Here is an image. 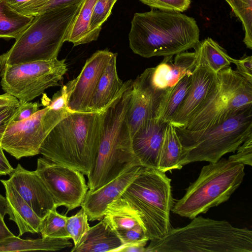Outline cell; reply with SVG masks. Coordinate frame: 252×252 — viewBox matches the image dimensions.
Wrapping results in <instances>:
<instances>
[{
	"instance_id": "cell-29",
	"label": "cell",
	"mask_w": 252,
	"mask_h": 252,
	"mask_svg": "<svg viewBox=\"0 0 252 252\" xmlns=\"http://www.w3.org/2000/svg\"><path fill=\"white\" fill-rule=\"evenodd\" d=\"M57 208H54L42 219L39 233L42 238L69 239L70 236L66 228L68 217L58 213Z\"/></svg>"
},
{
	"instance_id": "cell-28",
	"label": "cell",
	"mask_w": 252,
	"mask_h": 252,
	"mask_svg": "<svg viewBox=\"0 0 252 252\" xmlns=\"http://www.w3.org/2000/svg\"><path fill=\"white\" fill-rule=\"evenodd\" d=\"M97 0H84L66 39L74 46L90 43L94 39L89 24L94 6Z\"/></svg>"
},
{
	"instance_id": "cell-18",
	"label": "cell",
	"mask_w": 252,
	"mask_h": 252,
	"mask_svg": "<svg viewBox=\"0 0 252 252\" xmlns=\"http://www.w3.org/2000/svg\"><path fill=\"white\" fill-rule=\"evenodd\" d=\"M140 167L132 166L97 189L88 190L80 206L87 214L89 221L103 218L107 207L121 196L137 175Z\"/></svg>"
},
{
	"instance_id": "cell-44",
	"label": "cell",
	"mask_w": 252,
	"mask_h": 252,
	"mask_svg": "<svg viewBox=\"0 0 252 252\" xmlns=\"http://www.w3.org/2000/svg\"><path fill=\"white\" fill-rule=\"evenodd\" d=\"M11 104L20 105L21 103L17 98L8 93L0 95V107Z\"/></svg>"
},
{
	"instance_id": "cell-12",
	"label": "cell",
	"mask_w": 252,
	"mask_h": 252,
	"mask_svg": "<svg viewBox=\"0 0 252 252\" xmlns=\"http://www.w3.org/2000/svg\"><path fill=\"white\" fill-rule=\"evenodd\" d=\"M35 171L57 207L63 206L69 211L81 206L89 189L81 172L44 157L37 159Z\"/></svg>"
},
{
	"instance_id": "cell-4",
	"label": "cell",
	"mask_w": 252,
	"mask_h": 252,
	"mask_svg": "<svg viewBox=\"0 0 252 252\" xmlns=\"http://www.w3.org/2000/svg\"><path fill=\"white\" fill-rule=\"evenodd\" d=\"M191 220L151 240L145 252H252V231L248 228L200 216Z\"/></svg>"
},
{
	"instance_id": "cell-35",
	"label": "cell",
	"mask_w": 252,
	"mask_h": 252,
	"mask_svg": "<svg viewBox=\"0 0 252 252\" xmlns=\"http://www.w3.org/2000/svg\"><path fill=\"white\" fill-rule=\"evenodd\" d=\"M153 9L162 11L182 12L188 9L190 0H139Z\"/></svg>"
},
{
	"instance_id": "cell-36",
	"label": "cell",
	"mask_w": 252,
	"mask_h": 252,
	"mask_svg": "<svg viewBox=\"0 0 252 252\" xmlns=\"http://www.w3.org/2000/svg\"><path fill=\"white\" fill-rule=\"evenodd\" d=\"M123 244L149 241L145 227L141 225L128 229L115 230Z\"/></svg>"
},
{
	"instance_id": "cell-11",
	"label": "cell",
	"mask_w": 252,
	"mask_h": 252,
	"mask_svg": "<svg viewBox=\"0 0 252 252\" xmlns=\"http://www.w3.org/2000/svg\"><path fill=\"white\" fill-rule=\"evenodd\" d=\"M70 112L46 106L28 119L12 121L1 138L2 148L17 159L39 154L41 144L48 134Z\"/></svg>"
},
{
	"instance_id": "cell-7",
	"label": "cell",
	"mask_w": 252,
	"mask_h": 252,
	"mask_svg": "<svg viewBox=\"0 0 252 252\" xmlns=\"http://www.w3.org/2000/svg\"><path fill=\"white\" fill-rule=\"evenodd\" d=\"M171 181L165 173L141 166L121 195L138 212L150 241L163 238L172 227L170 215L175 202Z\"/></svg>"
},
{
	"instance_id": "cell-19",
	"label": "cell",
	"mask_w": 252,
	"mask_h": 252,
	"mask_svg": "<svg viewBox=\"0 0 252 252\" xmlns=\"http://www.w3.org/2000/svg\"><path fill=\"white\" fill-rule=\"evenodd\" d=\"M167 124L159 119H152L132 136L133 151L141 166L158 168L159 152Z\"/></svg>"
},
{
	"instance_id": "cell-17",
	"label": "cell",
	"mask_w": 252,
	"mask_h": 252,
	"mask_svg": "<svg viewBox=\"0 0 252 252\" xmlns=\"http://www.w3.org/2000/svg\"><path fill=\"white\" fill-rule=\"evenodd\" d=\"M163 107L143 72L133 80L127 121L132 136L146 122L160 118Z\"/></svg>"
},
{
	"instance_id": "cell-39",
	"label": "cell",
	"mask_w": 252,
	"mask_h": 252,
	"mask_svg": "<svg viewBox=\"0 0 252 252\" xmlns=\"http://www.w3.org/2000/svg\"><path fill=\"white\" fill-rule=\"evenodd\" d=\"M20 105L11 104L0 107V145L4 131L19 113Z\"/></svg>"
},
{
	"instance_id": "cell-40",
	"label": "cell",
	"mask_w": 252,
	"mask_h": 252,
	"mask_svg": "<svg viewBox=\"0 0 252 252\" xmlns=\"http://www.w3.org/2000/svg\"><path fill=\"white\" fill-rule=\"evenodd\" d=\"M233 63L236 65V70L251 83H252V57H243L240 59H234Z\"/></svg>"
},
{
	"instance_id": "cell-46",
	"label": "cell",
	"mask_w": 252,
	"mask_h": 252,
	"mask_svg": "<svg viewBox=\"0 0 252 252\" xmlns=\"http://www.w3.org/2000/svg\"><path fill=\"white\" fill-rule=\"evenodd\" d=\"M8 214V207L5 197L0 194V219H4L6 214Z\"/></svg>"
},
{
	"instance_id": "cell-20",
	"label": "cell",
	"mask_w": 252,
	"mask_h": 252,
	"mask_svg": "<svg viewBox=\"0 0 252 252\" xmlns=\"http://www.w3.org/2000/svg\"><path fill=\"white\" fill-rule=\"evenodd\" d=\"M5 190V197L9 220L13 221L19 229V236L25 233H39L42 219L32 210L17 191L8 180H0Z\"/></svg>"
},
{
	"instance_id": "cell-42",
	"label": "cell",
	"mask_w": 252,
	"mask_h": 252,
	"mask_svg": "<svg viewBox=\"0 0 252 252\" xmlns=\"http://www.w3.org/2000/svg\"><path fill=\"white\" fill-rule=\"evenodd\" d=\"M147 242L132 243L123 244L115 251L121 252H145V246Z\"/></svg>"
},
{
	"instance_id": "cell-21",
	"label": "cell",
	"mask_w": 252,
	"mask_h": 252,
	"mask_svg": "<svg viewBox=\"0 0 252 252\" xmlns=\"http://www.w3.org/2000/svg\"><path fill=\"white\" fill-rule=\"evenodd\" d=\"M116 53H113L99 78L90 105V112H101L114 99L124 82L118 75Z\"/></svg>"
},
{
	"instance_id": "cell-14",
	"label": "cell",
	"mask_w": 252,
	"mask_h": 252,
	"mask_svg": "<svg viewBox=\"0 0 252 252\" xmlns=\"http://www.w3.org/2000/svg\"><path fill=\"white\" fill-rule=\"evenodd\" d=\"M113 53L98 50L86 61L79 75L65 85L67 107L71 112L90 111V105L99 78Z\"/></svg>"
},
{
	"instance_id": "cell-5",
	"label": "cell",
	"mask_w": 252,
	"mask_h": 252,
	"mask_svg": "<svg viewBox=\"0 0 252 252\" xmlns=\"http://www.w3.org/2000/svg\"><path fill=\"white\" fill-rule=\"evenodd\" d=\"M84 1L35 16L10 49L0 56V68L57 58Z\"/></svg>"
},
{
	"instance_id": "cell-2",
	"label": "cell",
	"mask_w": 252,
	"mask_h": 252,
	"mask_svg": "<svg viewBox=\"0 0 252 252\" xmlns=\"http://www.w3.org/2000/svg\"><path fill=\"white\" fill-rule=\"evenodd\" d=\"M199 34L194 18L181 12L152 8L134 14L129 45L133 53L144 58L175 56L194 49Z\"/></svg>"
},
{
	"instance_id": "cell-24",
	"label": "cell",
	"mask_w": 252,
	"mask_h": 252,
	"mask_svg": "<svg viewBox=\"0 0 252 252\" xmlns=\"http://www.w3.org/2000/svg\"><path fill=\"white\" fill-rule=\"evenodd\" d=\"M72 246L67 238H41L23 239L14 236L0 242V252L33 251H56Z\"/></svg>"
},
{
	"instance_id": "cell-27",
	"label": "cell",
	"mask_w": 252,
	"mask_h": 252,
	"mask_svg": "<svg viewBox=\"0 0 252 252\" xmlns=\"http://www.w3.org/2000/svg\"><path fill=\"white\" fill-rule=\"evenodd\" d=\"M34 18L18 12L6 0H0V37L16 39L31 24Z\"/></svg>"
},
{
	"instance_id": "cell-8",
	"label": "cell",
	"mask_w": 252,
	"mask_h": 252,
	"mask_svg": "<svg viewBox=\"0 0 252 252\" xmlns=\"http://www.w3.org/2000/svg\"><path fill=\"white\" fill-rule=\"evenodd\" d=\"M244 169V164L224 158L204 166L171 212L191 220L226 201L242 184Z\"/></svg>"
},
{
	"instance_id": "cell-43",
	"label": "cell",
	"mask_w": 252,
	"mask_h": 252,
	"mask_svg": "<svg viewBox=\"0 0 252 252\" xmlns=\"http://www.w3.org/2000/svg\"><path fill=\"white\" fill-rule=\"evenodd\" d=\"M14 168L6 158L3 150L0 145V176L10 175Z\"/></svg>"
},
{
	"instance_id": "cell-38",
	"label": "cell",
	"mask_w": 252,
	"mask_h": 252,
	"mask_svg": "<svg viewBox=\"0 0 252 252\" xmlns=\"http://www.w3.org/2000/svg\"><path fill=\"white\" fill-rule=\"evenodd\" d=\"M68 91L66 86L64 85L61 90L53 96L52 99L47 96H43L42 105L54 110L68 109L67 107Z\"/></svg>"
},
{
	"instance_id": "cell-6",
	"label": "cell",
	"mask_w": 252,
	"mask_h": 252,
	"mask_svg": "<svg viewBox=\"0 0 252 252\" xmlns=\"http://www.w3.org/2000/svg\"><path fill=\"white\" fill-rule=\"evenodd\" d=\"M175 128L183 148V166L196 161L214 163L235 152L252 135V106L208 128Z\"/></svg>"
},
{
	"instance_id": "cell-16",
	"label": "cell",
	"mask_w": 252,
	"mask_h": 252,
	"mask_svg": "<svg viewBox=\"0 0 252 252\" xmlns=\"http://www.w3.org/2000/svg\"><path fill=\"white\" fill-rule=\"evenodd\" d=\"M218 82V74L204 66H196L191 75L189 88L180 107L169 123L176 128L184 127Z\"/></svg>"
},
{
	"instance_id": "cell-10",
	"label": "cell",
	"mask_w": 252,
	"mask_h": 252,
	"mask_svg": "<svg viewBox=\"0 0 252 252\" xmlns=\"http://www.w3.org/2000/svg\"><path fill=\"white\" fill-rule=\"evenodd\" d=\"M65 60L57 58L17 64L0 68L2 89L19 101L30 102L50 87L59 86L67 71Z\"/></svg>"
},
{
	"instance_id": "cell-1",
	"label": "cell",
	"mask_w": 252,
	"mask_h": 252,
	"mask_svg": "<svg viewBox=\"0 0 252 252\" xmlns=\"http://www.w3.org/2000/svg\"><path fill=\"white\" fill-rule=\"evenodd\" d=\"M133 80L124 82L114 99L102 111V128L98 150L87 175L89 190L94 191L126 169L140 165L132 149L127 121Z\"/></svg>"
},
{
	"instance_id": "cell-3",
	"label": "cell",
	"mask_w": 252,
	"mask_h": 252,
	"mask_svg": "<svg viewBox=\"0 0 252 252\" xmlns=\"http://www.w3.org/2000/svg\"><path fill=\"white\" fill-rule=\"evenodd\" d=\"M102 119V111L70 112L48 134L39 154L87 176L99 147Z\"/></svg>"
},
{
	"instance_id": "cell-34",
	"label": "cell",
	"mask_w": 252,
	"mask_h": 252,
	"mask_svg": "<svg viewBox=\"0 0 252 252\" xmlns=\"http://www.w3.org/2000/svg\"><path fill=\"white\" fill-rule=\"evenodd\" d=\"M84 0H40L22 14L35 17L46 12L64 7Z\"/></svg>"
},
{
	"instance_id": "cell-32",
	"label": "cell",
	"mask_w": 252,
	"mask_h": 252,
	"mask_svg": "<svg viewBox=\"0 0 252 252\" xmlns=\"http://www.w3.org/2000/svg\"><path fill=\"white\" fill-rule=\"evenodd\" d=\"M117 0H97L93 10L89 28L94 41L100 33L102 25L111 13L112 8Z\"/></svg>"
},
{
	"instance_id": "cell-26",
	"label": "cell",
	"mask_w": 252,
	"mask_h": 252,
	"mask_svg": "<svg viewBox=\"0 0 252 252\" xmlns=\"http://www.w3.org/2000/svg\"><path fill=\"white\" fill-rule=\"evenodd\" d=\"M102 219L114 230L144 227L138 212L121 196L107 207Z\"/></svg>"
},
{
	"instance_id": "cell-33",
	"label": "cell",
	"mask_w": 252,
	"mask_h": 252,
	"mask_svg": "<svg viewBox=\"0 0 252 252\" xmlns=\"http://www.w3.org/2000/svg\"><path fill=\"white\" fill-rule=\"evenodd\" d=\"M88 217L81 209L74 215L68 217L66 222V230L74 243V247L77 246L90 228Z\"/></svg>"
},
{
	"instance_id": "cell-15",
	"label": "cell",
	"mask_w": 252,
	"mask_h": 252,
	"mask_svg": "<svg viewBox=\"0 0 252 252\" xmlns=\"http://www.w3.org/2000/svg\"><path fill=\"white\" fill-rule=\"evenodd\" d=\"M19 194L41 219L55 205L54 201L35 171H29L18 164L8 179Z\"/></svg>"
},
{
	"instance_id": "cell-30",
	"label": "cell",
	"mask_w": 252,
	"mask_h": 252,
	"mask_svg": "<svg viewBox=\"0 0 252 252\" xmlns=\"http://www.w3.org/2000/svg\"><path fill=\"white\" fill-rule=\"evenodd\" d=\"M190 83L191 75H186L174 87L165 104L160 120L167 123L170 122L184 99Z\"/></svg>"
},
{
	"instance_id": "cell-22",
	"label": "cell",
	"mask_w": 252,
	"mask_h": 252,
	"mask_svg": "<svg viewBox=\"0 0 252 252\" xmlns=\"http://www.w3.org/2000/svg\"><path fill=\"white\" fill-rule=\"evenodd\" d=\"M123 244L114 230L103 220L90 227L79 244L71 252H113Z\"/></svg>"
},
{
	"instance_id": "cell-13",
	"label": "cell",
	"mask_w": 252,
	"mask_h": 252,
	"mask_svg": "<svg viewBox=\"0 0 252 252\" xmlns=\"http://www.w3.org/2000/svg\"><path fill=\"white\" fill-rule=\"evenodd\" d=\"M196 66L194 52H183L164 57L156 66L146 68L145 73L149 86L163 108L177 84L185 76L191 75Z\"/></svg>"
},
{
	"instance_id": "cell-23",
	"label": "cell",
	"mask_w": 252,
	"mask_h": 252,
	"mask_svg": "<svg viewBox=\"0 0 252 252\" xmlns=\"http://www.w3.org/2000/svg\"><path fill=\"white\" fill-rule=\"evenodd\" d=\"M196 66H204L217 73L230 66L234 59L216 41L207 37L194 48Z\"/></svg>"
},
{
	"instance_id": "cell-41",
	"label": "cell",
	"mask_w": 252,
	"mask_h": 252,
	"mask_svg": "<svg viewBox=\"0 0 252 252\" xmlns=\"http://www.w3.org/2000/svg\"><path fill=\"white\" fill-rule=\"evenodd\" d=\"M40 105L38 102H28L21 104L19 112L14 121H19L28 119L39 110Z\"/></svg>"
},
{
	"instance_id": "cell-25",
	"label": "cell",
	"mask_w": 252,
	"mask_h": 252,
	"mask_svg": "<svg viewBox=\"0 0 252 252\" xmlns=\"http://www.w3.org/2000/svg\"><path fill=\"white\" fill-rule=\"evenodd\" d=\"M183 148L176 128L168 123L160 146L157 169L165 173L182 168Z\"/></svg>"
},
{
	"instance_id": "cell-31",
	"label": "cell",
	"mask_w": 252,
	"mask_h": 252,
	"mask_svg": "<svg viewBox=\"0 0 252 252\" xmlns=\"http://www.w3.org/2000/svg\"><path fill=\"white\" fill-rule=\"evenodd\" d=\"M241 22L244 31L243 42L252 49V0H225Z\"/></svg>"
},
{
	"instance_id": "cell-45",
	"label": "cell",
	"mask_w": 252,
	"mask_h": 252,
	"mask_svg": "<svg viewBox=\"0 0 252 252\" xmlns=\"http://www.w3.org/2000/svg\"><path fill=\"white\" fill-rule=\"evenodd\" d=\"M14 236L6 225L4 219H0V242Z\"/></svg>"
},
{
	"instance_id": "cell-37",
	"label": "cell",
	"mask_w": 252,
	"mask_h": 252,
	"mask_svg": "<svg viewBox=\"0 0 252 252\" xmlns=\"http://www.w3.org/2000/svg\"><path fill=\"white\" fill-rule=\"evenodd\" d=\"M236 151V153L229 156L228 159L244 165L252 166V135L249 136Z\"/></svg>"
},
{
	"instance_id": "cell-9",
	"label": "cell",
	"mask_w": 252,
	"mask_h": 252,
	"mask_svg": "<svg viewBox=\"0 0 252 252\" xmlns=\"http://www.w3.org/2000/svg\"><path fill=\"white\" fill-rule=\"evenodd\" d=\"M217 74L215 88L183 128H208L252 106V83L230 66Z\"/></svg>"
}]
</instances>
